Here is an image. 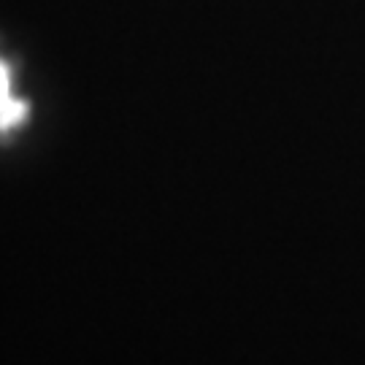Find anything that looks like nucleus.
<instances>
[{
	"label": "nucleus",
	"mask_w": 365,
	"mask_h": 365,
	"mask_svg": "<svg viewBox=\"0 0 365 365\" xmlns=\"http://www.w3.org/2000/svg\"><path fill=\"white\" fill-rule=\"evenodd\" d=\"M25 117V103L11 95V76L9 68L0 63V128H11Z\"/></svg>",
	"instance_id": "1"
}]
</instances>
